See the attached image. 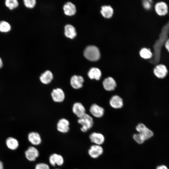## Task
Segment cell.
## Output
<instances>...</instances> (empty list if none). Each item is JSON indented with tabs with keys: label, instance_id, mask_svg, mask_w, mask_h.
Listing matches in <instances>:
<instances>
[{
	"label": "cell",
	"instance_id": "30",
	"mask_svg": "<svg viewBox=\"0 0 169 169\" xmlns=\"http://www.w3.org/2000/svg\"><path fill=\"white\" fill-rule=\"evenodd\" d=\"M143 5L144 8L146 9H149L151 7V4L150 2L148 1H143Z\"/></svg>",
	"mask_w": 169,
	"mask_h": 169
},
{
	"label": "cell",
	"instance_id": "18",
	"mask_svg": "<svg viewBox=\"0 0 169 169\" xmlns=\"http://www.w3.org/2000/svg\"><path fill=\"white\" fill-rule=\"evenodd\" d=\"M102 73L100 70L97 68H91L88 73V76L91 79L99 80L101 77Z\"/></svg>",
	"mask_w": 169,
	"mask_h": 169
},
{
	"label": "cell",
	"instance_id": "1",
	"mask_svg": "<svg viewBox=\"0 0 169 169\" xmlns=\"http://www.w3.org/2000/svg\"><path fill=\"white\" fill-rule=\"evenodd\" d=\"M84 54L86 59L92 61L98 60L100 57L99 49L96 46L93 45L87 46L84 50Z\"/></svg>",
	"mask_w": 169,
	"mask_h": 169
},
{
	"label": "cell",
	"instance_id": "27",
	"mask_svg": "<svg viewBox=\"0 0 169 169\" xmlns=\"http://www.w3.org/2000/svg\"><path fill=\"white\" fill-rule=\"evenodd\" d=\"M132 137L134 141L139 144H142L145 141L143 137L138 133L134 134Z\"/></svg>",
	"mask_w": 169,
	"mask_h": 169
},
{
	"label": "cell",
	"instance_id": "25",
	"mask_svg": "<svg viewBox=\"0 0 169 169\" xmlns=\"http://www.w3.org/2000/svg\"><path fill=\"white\" fill-rule=\"evenodd\" d=\"M5 4L9 9L12 10L18 6L19 3L17 0H6L5 1Z\"/></svg>",
	"mask_w": 169,
	"mask_h": 169
},
{
	"label": "cell",
	"instance_id": "20",
	"mask_svg": "<svg viewBox=\"0 0 169 169\" xmlns=\"http://www.w3.org/2000/svg\"><path fill=\"white\" fill-rule=\"evenodd\" d=\"M63 9L65 14L69 16L74 15L76 12L75 5L70 2H67L64 5Z\"/></svg>",
	"mask_w": 169,
	"mask_h": 169
},
{
	"label": "cell",
	"instance_id": "28",
	"mask_svg": "<svg viewBox=\"0 0 169 169\" xmlns=\"http://www.w3.org/2000/svg\"><path fill=\"white\" fill-rule=\"evenodd\" d=\"M23 2L25 6L28 8H33L36 3L35 0H24Z\"/></svg>",
	"mask_w": 169,
	"mask_h": 169
},
{
	"label": "cell",
	"instance_id": "12",
	"mask_svg": "<svg viewBox=\"0 0 169 169\" xmlns=\"http://www.w3.org/2000/svg\"><path fill=\"white\" fill-rule=\"evenodd\" d=\"M155 75L159 78H163L167 74L168 71L166 66L163 64H159L156 66L154 69Z\"/></svg>",
	"mask_w": 169,
	"mask_h": 169
},
{
	"label": "cell",
	"instance_id": "2",
	"mask_svg": "<svg viewBox=\"0 0 169 169\" xmlns=\"http://www.w3.org/2000/svg\"><path fill=\"white\" fill-rule=\"evenodd\" d=\"M78 122L81 125L80 130L83 132H86L90 130L92 127L94 123L92 118L86 114L79 118Z\"/></svg>",
	"mask_w": 169,
	"mask_h": 169
},
{
	"label": "cell",
	"instance_id": "6",
	"mask_svg": "<svg viewBox=\"0 0 169 169\" xmlns=\"http://www.w3.org/2000/svg\"><path fill=\"white\" fill-rule=\"evenodd\" d=\"M89 138L90 141L94 144L101 146L105 141L104 136L100 132H93L89 135Z\"/></svg>",
	"mask_w": 169,
	"mask_h": 169
},
{
	"label": "cell",
	"instance_id": "7",
	"mask_svg": "<svg viewBox=\"0 0 169 169\" xmlns=\"http://www.w3.org/2000/svg\"><path fill=\"white\" fill-rule=\"evenodd\" d=\"M25 155L26 158L29 161H35L39 155L38 149L33 146H29L25 151Z\"/></svg>",
	"mask_w": 169,
	"mask_h": 169
},
{
	"label": "cell",
	"instance_id": "21",
	"mask_svg": "<svg viewBox=\"0 0 169 169\" xmlns=\"http://www.w3.org/2000/svg\"><path fill=\"white\" fill-rule=\"evenodd\" d=\"M64 34L67 37L73 39L76 36V32L74 26L70 24H67L65 26Z\"/></svg>",
	"mask_w": 169,
	"mask_h": 169
},
{
	"label": "cell",
	"instance_id": "19",
	"mask_svg": "<svg viewBox=\"0 0 169 169\" xmlns=\"http://www.w3.org/2000/svg\"><path fill=\"white\" fill-rule=\"evenodd\" d=\"M53 78L52 73L49 70H46L41 74L40 77V80L42 83L47 84L51 82Z\"/></svg>",
	"mask_w": 169,
	"mask_h": 169
},
{
	"label": "cell",
	"instance_id": "29",
	"mask_svg": "<svg viewBox=\"0 0 169 169\" xmlns=\"http://www.w3.org/2000/svg\"><path fill=\"white\" fill-rule=\"evenodd\" d=\"M35 169H50L49 166L46 163L40 162L35 165Z\"/></svg>",
	"mask_w": 169,
	"mask_h": 169
},
{
	"label": "cell",
	"instance_id": "34",
	"mask_svg": "<svg viewBox=\"0 0 169 169\" xmlns=\"http://www.w3.org/2000/svg\"><path fill=\"white\" fill-rule=\"evenodd\" d=\"M0 169H3V164L1 161H0Z\"/></svg>",
	"mask_w": 169,
	"mask_h": 169
},
{
	"label": "cell",
	"instance_id": "24",
	"mask_svg": "<svg viewBox=\"0 0 169 169\" xmlns=\"http://www.w3.org/2000/svg\"><path fill=\"white\" fill-rule=\"evenodd\" d=\"M11 28L10 24L8 22L2 20L0 21V32L2 33H8Z\"/></svg>",
	"mask_w": 169,
	"mask_h": 169
},
{
	"label": "cell",
	"instance_id": "31",
	"mask_svg": "<svg viewBox=\"0 0 169 169\" xmlns=\"http://www.w3.org/2000/svg\"><path fill=\"white\" fill-rule=\"evenodd\" d=\"M156 169H168V168L166 166L162 165L158 166Z\"/></svg>",
	"mask_w": 169,
	"mask_h": 169
},
{
	"label": "cell",
	"instance_id": "35",
	"mask_svg": "<svg viewBox=\"0 0 169 169\" xmlns=\"http://www.w3.org/2000/svg\"><path fill=\"white\" fill-rule=\"evenodd\" d=\"M59 169V168H56V169Z\"/></svg>",
	"mask_w": 169,
	"mask_h": 169
},
{
	"label": "cell",
	"instance_id": "23",
	"mask_svg": "<svg viewBox=\"0 0 169 169\" xmlns=\"http://www.w3.org/2000/svg\"><path fill=\"white\" fill-rule=\"evenodd\" d=\"M6 144L9 148L12 150H15L18 146V141L12 137H9L7 139Z\"/></svg>",
	"mask_w": 169,
	"mask_h": 169
},
{
	"label": "cell",
	"instance_id": "13",
	"mask_svg": "<svg viewBox=\"0 0 169 169\" xmlns=\"http://www.w3.org/2000/svg\"><path fill=\"white\" fill-rule=\"evenodd\" d=\"M84 82V79L82 76L74 75L70 79V83L73 88L77 89L81 88L83 86Z\"/></svg>",
	"mask_w": 169,
	"mask_h": 169
},
{
	"label": "cell",
	"instance_id": "32",
	"mask_svg": "<svg viewBox=\"0 0 169 169\" xmlns=\"http://www.w3.org/2000/svg\"><path fill=\"white\" fill-rule=\"evenodd\" d=\"M165 47L167 49L169 52V39L167 40L166 42L165 43Z\"/></svg>",
	"mask_w": 169,
	"mask_h": 169
},
{
	"label": "cell",
	"instance_id": "17",
	"mask_svg": "<svg viewBox=\"0 0 169 169\" xmlns=\"http://www.w3.org/2000/svg\"><path fill=\"white\" fill-rule=\"evenodd\" d=\"M155 9L157 14L161 16L165 15L168 12L167 5L163 2L157 3L155 5Z\"/></svg>",
	"mask_w": 169,
	"mask_h": 169
},
{
	"label": "cell",
	"instance_id": "26",
	"mask_svg": "<svg viewBox=\"0 0 169 169\" xmlns=\"http://www.w3.org/2000/svg\"><path fill=\"white\" fill-rule=\"evenodd\" d=\"M140 54L141 56L144 59H150L152 55L150 50L146 48L142 49L140 51Z\"/></svg>",
	"mask_w": 169,
	"mask_h": 169
},
{
	"label": "cell",
	"instance_id": "11",
	"mask_svg": "<svg viewBox=\"0 0 169 169\" xmlns=\"http://www.w3.org/2000/svg\"><path fill=\"white\" fill-rule=\"evenodd\" d=\"M110 106L113 108L118 109L121 108L123 105V101L122 98L118 95L112 96L109 100Z\"/></svg>",
	"mask_w": 169,
	"mask_h": 169
},
{
	"label": "cell",
	"instance_id": "8",
	"mask_svg": "<svg viewBox=\"0 0 169 169\" xmlns=\"http://www.w3.org/2000/svg\"><path fill=\"white\" fill-rule=\"evenodd\" d=\"M102 84L105 90L109 91L115 90L117 86L115 80L111 77L105 78L103 81Z\"/></svg>",
	"mask_w": 169,
	"mask_h": 169
},
{
	"label": "cell",
	"instance_id": "10",
	"mask_svg": "<svg viewBox=\"0 0 169 169\" xmlns=\"http://www.w3.org/2000/svg\"><path fill=\"white\" fill-rule=\"evenodd\" d=\"M69 122L67 119L62 118L58 122L57 125V130L59 132L65 133H67L69 130Z\"/></svg>",
	"mask_w": 169,
	"mask_h": 169
},
{
	"label": "cell",
	"instance_id": "4",
	"mask_svg": "<svg viewBox=\"0 0 169 169\" xmlns=\"http://www.w3.org/2000/svg\"><path fill=\"white\" fill-rule=\"evenodd\" d=\"M104 152V149L101 146L93 144L89 149L88 153L91 158L94 159L98 158Z\"/></svg>",
	"mask_w": 169,
	"mask_h": 169
},
{
	"label": "cell",
	"instance_id": "9",
	"mask_svg": "<svg viewBox=\"0 0 169 169\" xmlns=\"http://www.w3.org/2000/svg\"><path fill=\"white\" fill-rule=\"evenodd\" d=\"M90 111L94 117L100 118L104 115L105 110L103 107L96 104H94L91 106Z\"/></svg>",
	"mask_w": 169,
	"mask_h": 169
},
{
	"label": "cell",
	"instance_id": "16",
	"mask_svg": "<svg viewBox=\"0 0 169 169\" xmlns=\"http://www.w3.org/2000/svg\"><path fill=\"white\" fill-rule=\"evenodd\" d=\"M73 113L79 118L83 116L85 114V109L84 106L80 103L76 102L73 105Z\"/></svg>",
	"mask_w": 169,
	"mask_h": 169
},
{
	"label": "cell",
	"instance_id": "33",
	"mask_svg": "<svg viewBox=\"0 0 169 169\" xmlns=\"http://www.w3.org/2000/svg\"><path fill=\"white\" fill-rule=\"evenodd\" d=\"M3 65V60L0 57V69L2 68Z\"/></svg>",
	"mask_w": 169,
	"mask_h": 169
},
{
	"label": "cell",
	"instance_id": "15",
	"mask_svg": "<svg viewBox=\"0 0 169 169\" xmlns=\"http://www.w3.org/2000/svg\"><path fill=\"white\" fill-rule=\"evenodd\" d=\"M28 139L30 142L34 146H38L40 145L42 140L40 135L38 132H32L28 135Z\"/></svg>",
	"mask_w": 169,
	"mask_h": 169
},
{
	"label": "cell",
	"instance_id": "22",
	"mask_svg": "<svg viewBox=\"0 0 169 169\" xmlns=\"http://www.w3.org/2000/svg\"><path fill=\"white\" fill-rule=\"evenodd\" d=\"M100 12L104 18H109L112 16L113 10L110 6L105 5L101 7Z\"/></svg>",
	"mask_w": 169,
	"mask_h": 169
},
{
	"label": "cell",
	"instance_id": "5",
	"mask_svg": "<svg viewBox=\"0 0 169 169\" xmlns=\"http://www.w3.org/2000/svg\"><path fill=\"white\" fill-rule=\"evenodd\" d=\"M49 164L53 166L56 165L58 166H62L64 163V159L61 155L56 153L51 154L49 157Z\"/></svg>",
	"mask_w": 169,
	"mask_h": 169
},
{
	"label": "cell",
	"instance_id": "14",
	"mask_svg": "<svg viewBox=\"0 0 169 169\" xmlns=\"http://www.w3.org/2000/svg\"><path fill=\"white\" fill-rule=\"evenodd\" d=\"M51 95L53 100L56 102H62L65 98V94L63 91L59 88L54 89Z\"/></svg>",
	"mask_w": 169,
	"mask_h": 169
},
{
	"label": "cell",
	"instance_id": "3",
	"mask_svg": "<svg viewBox=\"0 0 169 169\" xmlns=\"http://www.w3.org/2000/svg\"><path fill=\"white\" fill-rule=\"evenodd\" d=\"M138 133H139L146 141L152 137L154 135L153 132L142 123L138 124L136 127Z\"/></svg>",
	"mask_w": 169,
	"mask_h": 169
}]
</instances>
